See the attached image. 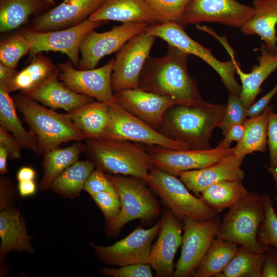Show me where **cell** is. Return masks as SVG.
Returning <instances> with one entry per match:
<instances>
[{"label":"cell","mask_w":277,"mask_h":277,"mask_svg":"<svg viewBox=\"0 0 277 277\" xmlns=\"http://www.w3.org/2000/svg\"><path fill=\"white\" fill-rule=\"evenodd\" d=\"M100 138L129 141L174 150L189 149L185 144L165 136L117 103L110 105L109 121Z\"/></svg>","instance_id":"cell-9"},{"label":"cell","mask_w":277,"mask_h":277,"mask_svg":"<svg viewBox=\"0 0 277 277\" xmlns=\"http://www.w3.org/2000/svg\"><path fill=\"white\" fill-rule=\"evenodd\" d=\"M9 157L8 148L0 145V172L2 174L7 173V159Z\"/></svg>","instance_id":"cell-52"},{"label":"cell","mask_w":277,"mask_h":277,"mask_svg":"<svg viewBox=\"0 0 277 277\" xmlns=\"http://www.w3.org/2000/svg\"><path fill=\"white\" fill-rule=\"evenodd\" d=\"M151 268L148 264H133L118 268L105 267L100 272L104 275L113 277H152Z\"/></svg>","instance_id":"cell-42"},{"label":"cell","mask_w":277,"mask_h":277,"mask_svg":"<svg viewBox=\"0 0 277 277\" xmlns=\"http://www.w3.org/2000/svg\"><path fill=\"white\" fill-rule=\"evenodd\" d=\"M146 149L154 167L176 176L183 172L208 167L233 154V148L219 145L206 150H174L155 145Z\"/></svg>","instance_id":"cell-13"},{"label":"cell","mask_w":277,"mask_h":277,"mask_svg":"<svg viewBox=\"0 0 277 277\" xmlns=\"http://www.w3.org/2000/svg\"><path fill=\"white\" fill-rule=\"evenodd\" d=\"M244 159L233 154L208 167L183 172L180 179L187 188L199 197L207 187L225 181L243 180L245 173L241 168Z\"/></svg>","instance_id":"cell-22"},{"label":"cell","mask_w":277,"mask_h":277,"mask_svg":"<svg viewBox=\"0 0 277 277\" xmlns=\"http://www.w3.org/2000/svg\"><path fill=\"white\" fill-rule=\"evenodd\" d=\"M263 195L255 191L231 208L221 222L216 237L234 242L256 253H265L270 247L258 240L260 226L265 217Z\"/></svg>","instance_id":"cell-5"},{"label":"cell","mask_w":277,"mask_h":277,"mask_svg":"<svg viewBox=\"0 0 277 277\" xmlns=\"http://www.w3.org/2000/svg\"><path fill=\"white\" fill-rule=\"evenodd\" d=\"M253 12L252 6L236 0H190L179 23L184 27L209 22L240 28Z\"/></svg>","instance_id":"cell-17"},{"label":"cell","mask_w":277,"mask_h":277,"mask_svg":"<svg viewBox=\"0 0 277 277\" xmlns=\"http://www.w3.org/2000/svg\"><path fill=\"white\" fill-rule=\"evenodd\" d=\"M182 220L184 232L181 252L173 277L191 276L215 238L221 222L218 214L206 221L188 217Z\"/></svg>","instance_id":"cell-12"},{"label":"cell","mask_w":277,"mask_h":277,"mask_svg":"<svg viewBox=\"0 0 277 277\" xmlns=\"http://www.w3.org/2000/svg\"><path fill=\"white\" fill-rule=\"evenodd\" d=\"M58 70L37 86L20 92L42 105L53 110L62 109L68 113L95 99L69 89L58 78Z\"/></svg>","instance_id":"cell-21"},{"label":"cell","mask_w":277,"mask_h":277,"mask_svg":"<svg viewBox=\"0 0 277 277\" xmlns=\"http://www.w3.org/2000/svg\"><path fill=\"white\" fill-rule=\"evenodd\" d=\"M189 55L168 45L164 56H149L140 76L139 88L168 96L176 104L190 105L202 102L204 100L196 82L188 72Z\"/></svg>","instance_id":"cell-1"},{"label":"cell","mask_w":277,"mask_h":277,"mask_svg":"<svg viewBox=\"0 0 277 277\" xmlns=\"http://www.w3.org/2000/svg\"><path fill=\"white\" fill-rule=\"evenodd\" d=\"M35 176V171L32 168L29 167H23L21 168L17 174V179L18 182L33 180Z\"/></svg>","instance_id":"cell-51"},{"label":"cell","mask_w":277,"mask_h":277,"mask_svg":"<svg viewBox=\"0 0 277 277\" xmlns=\"http://www.w3.org/2000/svg\"><path fill=\"white\" fill-rule=\"evenodd\" d=\"M263 195L266 214L259 230L258 240L262 245L277 250V214L269 194L265 192Z\"/></svg>","instance_id":"cell-39"},{"label":"cell","mask_w":277,"mask_h":277,"mask_svg":"<svg viewBox=\"0 0 277 277\" xmlns=\"http://www.w3.org/2000/svg\"><path fill=\"white\" fill-rule=\"evenodd\" d=\"M95 165L89 159L77 161L62 172L52 182L50 189L63 197L79 196Z\"/></svg>","instance_id":"cell-33"},{"label":"cell","mask_w":277,"mask_h":277,"mask_svg":"<svg viewBox=\"0 0 277 277\" xmlns=\"http://www.w3.org/2000/svg\"><path fill=\"white\" fill-rule=\"evenodd\" d=\"M12 98L24 122L35 136L37 155H43L63 143L83 142L87 139L68 112L57 113L21 93Z\"/></svg>","instance_id":"cell-4"},{"label":"cell","mask_w":277,"mask_h":277,"mask_svg":"<svg viewBox=\"0 0 277 277\" xmlns=\"http://www.w3.org/2000/svg\"><path fill=\"white\" fill-rule=\"evenodd\" d=\"M114 62L112 58L101 67L80 70L69 60L58 65V78L74 92L111 105L117 103L111 85Z\"/></svg>","instance_id":"cell-15"},{"label":"cell","mask_w":277,"mask_h":277,"mask_svg":"<svg viewBox=\"0 0 277 277\" xmlns=\"http://www.w3.org/2000/svg\"><path fill=\"white\" fill-rule=\"evenodd\" d=\"M149 26L144 23H127L104 32L91 31L81 43V57L77 68L80 70L95 68L103 57L118 52L132 38L145 31Z\"/></svg>","instance_id":"cell-14"},{"label":"cell","mask_w":277,"mask_h":277,"mask_svg":"<svg viewBox=\"0 0 277 277\" xmlns=\"http://www.w3.org/2000/svg\"><path fill=\"white\" fill-rule=\"evenodd\" d=\"M239 246L234 242L215 238L191 276L216 277L234 255Z\"/></svg>","instance_id":"cell-32"},{"label":"cell","mask_w":277,"mask_h":277,"mask_svg":"<svg viewBox=\"0 0 277 277\" xmlns=\"http://www.w3.org/2000/svg\"><path fill=\"white\" fill-rule=\"evenodd\" d=\"M160 24L178 22L190 0H144Z\"/></svg>","instance_id":"cell-38"},{"label":"cell","mask_w":277,"mask_h":277,"mask_svg":"<svg viewBox=\"0 0 277 277\" xmlns=\"http://www.w3.org/2000/svg\"><path fill=\"white\" fill-rule=\"evenodd\" d=\"M46 2H47L48 3L50 4H51V5H54L55 4V2L56 1V0H45Z\"/></svg>","instance_id":"cell-54"},{"label":"cell","mask_w":277,"mask_h":277,"mask_svg":"<svg viewBox=\"0 0 277 277\" xmlns=\"http://www.w3.org/2000/svg\"><path fill=\"white\" fill-rule=\"evenodd\" d=\"M258 57V65H254L249 73L243 72L236 62V73L241 81L240 97L244 106L248 109L261 91V87L266 79L277 69V54L270 52L263 43Z\"/></svg>","instance_id":"cell-26"},{"label":"cell","mask_w":277,"mask_h":277,"mask_svg":"<svg viewBox=\"0 0 277 277\" xmlns=\"http://www.w3.org/2000/svg\"><path fill=\"white\" fill-rule=\"evenodd\" d=\"M1 263L10 251L32 253L31 237L28 234L25 223L18 210L10 205L0 208Z\"/></svg>","instance_id":"cell-24"},{"label":"cell","mask_w":277,"mask_h":277,"mask_svg":"<svg viewBox=\"0 0 277 277\" xmlns=\"http://www.w3.org/2000/svg\"><path fill=\"white\" fill-rule=\"evenodd\" d=\"M148 184L179 220L188 217L206 221L217 214L199 197L193 195L176 176L154 167L150 171Z\"/></svg>","instance_id":"cell-8"},{"label":"cell","mask_w":277,"mask_h":277,"mask_svg":"<svg viewBox=\"0 0 277 277\" xmlns=\"http://www.w3.org/2000/svg\"><path fill=\"white\" fill-rule=\"evenodd\" d=\"M85 152L96 169L111 174L138 179L148 184L154 167L146 147L129 141L86 140Z\"/></svg>","instance_id":"cell-3"},{"label":"cell","mask_w":277,"mask_h":277,"mask_svg":"<svg viewBox=\"0 0 277 277\" xmlns=\"http://www.w3.org/2000/svg\"><path fill=\"white\" fill-rule=\"evenodd\" d=\"M84 190L90 196L100 192H107L118 196L115 186L107 175L97 169H94L90 174L85 184Z\"/></svg>","instance_id":"cell-41"},{"label":"cell","mask_w":277,"mask_h":277,"mask_svg":"<svg viewBox=\"0 0 277 277\" xmlns=\"http://www.w3.org/2000/svg\"><path fill=\"white\" fill-rule=\"evenodd\" d=\"M272 109V106L268 105L260 114L247 118L244 122L243 136L233 148L234 155L244 159L254 152H266L268 119Z\"/></svg>","instance_id":"cell-29"},{"label":"cell","mask_w":277,"mask_h":277,"mask_svg":"<svg viewBox=\"0 0 277 277\" xmlns=\"http://www.w3.org/2000/svg\"><path fill=\"white\" fill-rule=\"evenodd\" d=\"M0 145L6 146L12 160H19L21 157V150L23 148L18 141L2 127H0Z\"/></svg>","instance_id":"cell-45"},{"label":"cell","mask_w":277,"mask_h":277,"mask_svg":"<svg viewBox=\"0 0 277 277\" xmlns=\"http://www.w3.org/2000/svg\"><path fill=\"white\" fill-rule=\"evenodd\" d=\"M249 191L242 180H231L212 184L204 189L199 197L216 213L231 208L246 197Z\"/></svg>","instance_id":"cell-30"},{"label":"cell","mask_w":277,"mask_h":277,"mask_svg":"<svg viewBox=\"0 0 277 277\" xmlns=\"http://www.w3.org/2000/svg\"><path fill=\"white\" fill-rule=\"evenodd\" d=\"M36 189V184L33 180L18 182V190L22 197H27L33 195L35 192Z\"/></svg>","instance_id":"cell-50"},{"label":"cell","mask_w":277,"mask_h":277,"mask_svg":"<svg viewBox=\"0 0 277 277\" xmlns=\"http://www.w3.org/2000/svg\"><path fill=\"white\" fill-rule=\"evenodd\" d=\"M161 220L148 229L138 227L124 239L110 246L90 244L97 258L104 264L117 266L133 264H149L152 243L159 234Z\"/></svg>","instance_id":"cell-11"},{"label":"cell","mask_w":277,"mask_h":277,"mask_svg":"<svg viewBox=\"0 0 277 277\" xmlns=\"http://www.w3.org/2000/svg\"><path fill=\"white\" fill-rule=\"evenodd\" d=\"M247 109L239 96L229 93L222 120L219 125L224 136L234 125L243 124L247 120Z\"/></svg>","instance_id":"cell-40"},{"label":"cell","mask_w":277,"mask_h":277,"mask_svg":"<svg viewBox=\"0 0 277 277\" xmlns=\"http://www.w3.org/2000/svg\"><path fill=\"white\" fill-rule=\"evenodd\" d=\"M114 94L124 109L157 130L162 126L166 111L176 104L168 96L140 88L123 89Z\"/></svg>","instance_id":"cell-19"},{"label":"cell","mask_w":277,"mask_h":277,"mask_svg":"<svg viewBox=\"0 0 277 277\" xmlns=\"http://www.w3.org/2000/svg\"><path fill=\"white\" fill-rule=\"evenodd\" d=\"M262 277H277V250L271 246L266 252Z\"/></svg>","instance_id":"cell-47"},{"label":"cell","mask_w":277,"mask_h":277,"mask_svg":"<svg viewBox=\"0 0 277 277\" xmlns=\"http://www.w3.org/2000/svg\"><path fill=\"white\" fill-rule=\"evenodd\" d=\"M10 93L6 86L0 85V127L11 133L23 148L36 153L37 145L35 136L23 126Z\"/></svg>","instance_id":"cell-31"},{"label":"cell","mask_w":277,"mask_h":277,"mask_svg":"<svg viewBox=\"0 0 277 277\" xmlns=\"http://www.w3.org/2000/svg\"><path fill=\"white\" fill-rule=\"evenodd\" d=\"M104 22L87 19L77 25L58 30L37 31L26 29L22 33L30 44L29 58L32 59L44 51H57L65 54L74 66L77 67L80 60V48L83 39L88 33Z\"/></svg>","instance_id":"cell-10"},{"label":"cell","mask_w":277,"mask_h":277,"mask_svg":"<svg viewBox=\"0 0 277 277\" xmlns=\"http://www.w3.org/2000/svg\"><path fill=\"white\" fill-rule=\"evenodd\" d=\"M265 253L240 246L232 259L216 277H262Z\"/></svg>","instance_id":"cell-36"},{"label":"cell","mask_w":277,"mask_h":277,"mask_svg":"<svg viewBox=\"0 0 277 277\" xmlns=\"http://www.w3.org/2000/svg\"><path fill=\"white\" fill-rule=\"evenodd\" d=\"M42 6L40 0H0V32L19 28Z\"/></svg>","instance_id":"cell-35"},{"label":"cell","mask_w":277,"mask_h":277,"mask_svg":"<svg viewBox=\"0 0 277 277\" xmlns=\"http://www.w3.org/2000/svg\"><path fill=\"white\" fill-rule=\"evenodd\" d=\"M277 93V82L274 87L265 95L254 103L247 110L249 118L260 114L268 106L269 102Z\"/></svg>","instance_id":"cell-46"},{"label":"cell","mask_w":277,"mask_h":277,"mask_svg":"<svg viewBox=\"0 0 277 277\" xmlns=\"http://www.w3.org/2000/svg\"><path fill=\"white\" fill-rule=\"evenodd\" d=\"M104 1L63 0L53 8L36 17L29 29L37 31H49L77 25L88 19Z\"/></svg>","instance_id":"cell-20"},{"label":"cell","mask_w":277,"mask_h":277,"mask_svg":"<svg viewBox=\"0 0 277 277\" xmlns=\"http://www.w3.org/2000/svg\"><path fill=\"white\" fill-rule=\"evenodd\" d=\"M267 136L270 167L277 169V113L273 111L268 116Z\"/></svg>","instance_id":"cell-44"},{"label":"cell","mask_w":277,"mask_h":277,"mask_svg":"<svg viewBox=\"0 0 277 277\" xmlns=\"http://www.w3.org/2000/svg\"><path fill=\"white\" fill-rule=\"evenodd\" d=\"M225 107L224 104L204 101L195 104H176L166 111L157 131L189 149H210L212 133L222 120Z\"/></svg>","instance_id":"cell-2"},{"label":"cell","mask_w":277,"mask_h":277,"mask_svg":"<svg viewBox=\"0 0 277 277\" xmlns=\"http://www.w3.org/2000/svg\"><path fill=\"white\" fill-rule=\"evenodd\" d=\"M91 196L102 212L106 222L115 218L120 213L121 202L118 196L107 192Z\"/></svg>","instance_id":"cell-43"},{"label":"cell","mask_w":277,"mask_h":277,"mask_svg":"<svg viewBox=\"0 0 277 277\" xmlns=\"http://www.w3.org/2000/svg\"><path fill=\"white\" fill-rule=\"evenodd\" d=\"M245 130L244 123L239 124L232 126L224 136V138L220 141L217 145L225 148H230L232 142H239L242 138Z\"/></svg>","instance_id":"cell-48"},{"label":"cell","mask_w":277,"mask_h":277,"mask_svg":"<svg viewBox=\"0 0 277 277\" xmlns=\"http://www.w3.org/2000/svg\"><path fill=\"white\" fill-rule=\"evenodd\" d=\"M86 144L75 142L64 148H55L43 155V176L38 187L42 191L50 189L54 180L70 166L78 161L80 155L85 152Z\"/></svg>","instance_id":"cell-27"},{"label":"cell","mask_w":277,"mask_h":277,"mask_svg":"<svg viewBox=\"0 0 277 277\" xmlns=\"http://www.w3.org/2000/svg\"><path fill=\"white\" fill-rule=\"evenodd\" d=\"M107 175L115 186L121 202L118 214L106 222L105 231L108 236L117 235L126 224L133 220L150 222L160 215V204L146 183L132 176Z\"/></svg>","instance_id":"cell-6"},{"label":"cell","mask_w":277,"mask_h":277,"mask_svg":"<svg viewBox=\"0 0 277 277\" xmlns=\"http://www.w3.org/2000/svg\"><path fill=\"white\" fill-rule=\"evenodd\" d=\"M17 72L15 69L0 63V85L7 87Z\"/></svg>","instance_id":"cell-49"},{"label":"cell","mask_w":277,"mask_h":277,"mask_svg":"<svg viewBox=\"0 0 277 277\" xmlns=\"http://www.w3.org/2000/svg\"><path fill=\"white\" fill-rule=\"evenodd\" d=\"M30 50V43L22 32L13 34L1 41L0 63L15 69L21 58Z\"/></svg>","instance_id":"cell-37"},{"label":"cell","mask_w":277,"mask_h":277,"mask_svg":"<svg viewBox=\"0 0 277 277\" xmlns=\"http://www.w3.org/2000/svg\"><path fill=\"white\" fill-rule=\"evenodd\" d=\"M156 37L146 31L134 36L118 51L111 75L113 90L139 88V78Z\"/></svg>","instance_id":"cell-16"},{"label":"cell","mask_w":277,"mask_h":277,"mask_svg":"<svg viewBox=\"0 0 277 277\" xmlns=\"http://www.w3.org/2000/svg\"><path fill=\"white\" fill-rule=\"evenodd\" d=\"M252 5L253 14L240 28L242 33L259 36L267 50L277 54V0H252Z\"/></svg>","instance_id":"cell-25"},{"label":"cell","mask_w":277,"mask_h":277,"mask_svg":"<svg viewBox=\"0 0 277 277\" xmlns=\"http://www.w3.org/2000/svg\"><path fill=\"white\" fill-rule=\"evenodd\" d=\"M48 57L39 53L32 58L30 63L17 72L7 87L11 93L32 89L46 80L58 70Z\"/></svg>","instance_id":"cell-34"},{"label":"cell","mask_w":277,"mask_h":277,"mask_svg":"<svg viewBox=\"0 0 277 277\" xmlns=\"http://www.w3.org/2000/svg\"><path fill=\"white\" fill-rule=\"evenodd\" d=\"M161 226L155 243L152 245L149 265L157 277L173 276V260L182 244L183 224L169 209L164 210Z\"/></svg>","instance_id":"cell-18"},{"label":"cell","mask_w":277,"mask_h":277,"mask_svg":"<svg viewBox=\"0 0 277 277\" xmlns=\"http://www.w3.org/2000/svg\"><path fill=\"white\" fill-rule=\"evenodd\" d=\"M145 31L161 38L168 45L202 60L219 74L229 93L240 96L242 88L235 77L236 61L232 52L229 53L230 60L220 61L214 56L210 49L191 38L185 31L184 27L178 22H170L150 25Z\"/></svg>","instance_id":"cell-7"},{"label":"cell","mask_w":277,"mask_h":277,"mask_svg":"<svg viewBox=\"0 0 277 277\" xmlns=\"http://www.w3.org/2000/svg\"><path fill=\"white\" fill-rule=\"evenodd\" d=\"M267 169L268 171L273 178L275 184V186L277 188V169L271 167L270 166L268 167ZM274 199L277 202V195L274 197Z\"/></svg>","instance_id":"cell-53"},{"label":"cell","mask_w":277,"mask_h":277,"mask_svg":"<svg viewBox=\"0 0 277 277\" xmlns=\"http://www.w3.org/2000/svg\"><path fill=\"white\" fill-rule=\"evenodd\" d=\"M88 19L93 22L144 23L149 25L160 24L144 0H104Z\"/></svg>","instance_id":"cell-23"},{"label":"cell","mask_w":277,"mask_h":277,"mask_svg":"<svg viewBox=\"0 0 277 277\" xmlns=\"http://www.w3.org/2000/svg\"><path fill=\"white\" fill-rule=\"evenodd\" d=\"M110 105L98 101L86 104L68 112L74 124L87 139L101 137L109 119Z\"/></svg>","instance_id":"cell-28"}]
</instances>
